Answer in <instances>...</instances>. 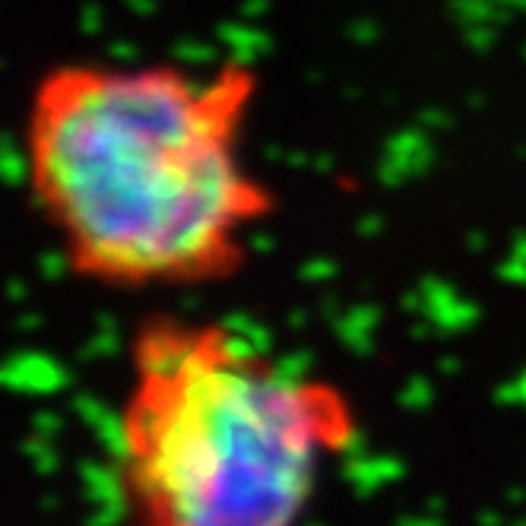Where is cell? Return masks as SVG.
<instances>
[{"mask_svg":"<svg viewBox=\"0 0 526 526\" xmlns=\"http://www.w3.org/2000/svg\"><path fill=\"white\" fill-rule=\"evenodd\" d=\"M130 368L118 482L143 523L286 526L359 431L340 387L283 371L222 324L149 317Z\"/></svg>","mask_w":526,"mask_h":526,"instance_id":"obj_2","label":"cell"},{"mask_svg":"<svg viewBox=\"0 0 526 526\" xmlns=\"http://www.w3.org/2000/svg\"><path fill=\"white\" fill-rule=\"evenodd\" d=\"M257 73L61 64L26 115L29 187L67 267L115 289L235 276L276 197L238 159Z\"/></svg>","mask_w":526,"mask_h":526,"instance_id":"obj_1","label":"cell"}]
</instances>
